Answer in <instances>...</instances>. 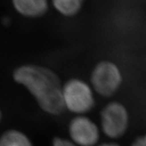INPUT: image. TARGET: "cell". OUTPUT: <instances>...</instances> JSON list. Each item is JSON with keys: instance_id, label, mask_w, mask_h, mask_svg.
<instances>
[{"instance_id": "obj_1", "label": "cell", "mask_w": 146, "mask_h": 146, "mask_svg": "<svg viewBox=\"0 0 146 146\" xmlns=\"http://www.w3.org/2000/svg\"><path fill=\"white\" fill-rule=\"evenodd\" d=\"M14 81L21 84L35 98L39 107L54 116L66 111L60 79L51 69L42 65L25 64L12 73Z\"/></svg>"}, {"instance_id": "obj_10", "label": "cell", "mask_w": 146, "mask_h": 146, "mask_svg": "<svg viewBox=\"0 0 146 146\" xmlns=\"http://www.w3.org/2000/svg\"><path fill=\"white\" fill-rule=\"evenodd\" d=\"M131 146H146V134L136 138Z\"/></svg>"}, {"instance_id": "obj_2", "label": "cell", "mask_w": 146, "mask_h": 146, "mask_svg": "<svg viewBox=\"0 0 146 146\" xmlns=\"http://www.w3.org/2000/svg\"><path fill=\"white\" fill-rule=\"evenodd\" d=\"M66 110L83 115L94 108L95 105L94 90L89 84L80 79L68 80L62 89Z\"/></svg>"}, {"instance_id": "obj_5", "label": "cell", "mask_w": 146, "mask_h": 146, "mask_svg": "<svg viewBox=\"0 0 146 146\" xmlns=\"http://www.w3.org/2000/svg\"><path fill=\"white\" fill-rule=\"evenodd\" d=\"M68 131L76 145L94 146L99 141L98 127L93 120L84 115H77L71 120Z\"/></svg>"}, {"instance_id": "obj_11", "label": "cell", "mask_w": 146, "mask_h": 146, "mask_svg": "<svg viewBox=\"0 0 146 146\" xmlns=\"http://www.w3.org/2000/svg\"><path fill=\"white\" fill-rule=\"evenodd\" d=\"M98 146H121L119 144L117 143H115V142H106V143H103V144H101V145H98Z\"/></svg>"}, {"instance_id": "obj_12", "label": "cell", "mask_w": 146, "mask_h": 146, "mask_svg": "<svg viewBox=\"0 0 146 146\" xmlns=\"http://www.w3.org/2000/svg\"><path fill=\"white\" fill-rule=\"evenodd\" d=\"M2 120V111H1V109H0V122Z\"/></svg>"}, {"instance_id": "obj_4", "label": "cell", "mask_w": 146, "mask_h": 146, "mask_svg": "<svg viewBox=\"0 0 146 146\" xmlns=\"http://www.w3.org/2000/svg\"><path fill=\"white\" fill-rule=\"evenodd\" d=\"M129 119V114L125 106L118 102H111L101 112L102 130L109 138H121L128 129Z\"/></svg>"}, {"instance_id": "obj_7", "label": "cell", "mask_w": 146, "mask_h": 146, "mask_svg": "<svg viewBox=\"0 0 146 146\" xmlns=\"http://www.w3.org/2000/svg\"><path fill=\"white\" fill-rule=\"evenodd\" d=\"M0 146H33V143L21 131L10 129L0 136Z\"/></svg>"}, {"instance_id": "obj_6", "label": "cell", "mask_w": 146, "mask_h": 146, "mask_svg": "<svg viewBox=\"0 0 146 146\" xmlns=\"http://www.w3.org/2000/svg\"><path fill=\"white\" fill-rule=\"evenodd\" d=\"M17 11L27 17H37L47 9V0H12Z\"/></svg>"}, {"instance_id": "obj_8", "label": "cell", "mask_w": 146, "mask_h": 146, "mask_svg": "<svg viewBox=\"0 0 146 146\" xmlns=\"http://www.w3.org/2000/svg\"><path fill=\"white\" fill-rule=\"evenodd\" d=\"M84 0H53L54 7L64 16L76 15L81 8Z\"/></svg>"}, {"instance_id": "obj_3", "label": "cell", "mask_w": 146, "mask_h": 146, "mask_svg": "<svg viewBox=\"0 0 146 146\" xmlns=\"http://www.w3.org/2000/svg\"><path fill=\"white\" fill-rule=\"evenodd\" d=\"M91 87L100 96L110 98L115 95L123 83V74L117 64L108 60L101 61L91 73Z\"/></svg>"}, {"instance_id": "obj_9", "label": "cell", "mask_w": 146, "mask_h": 146, "mask_svg": "<svg viewBox=\"0 0 146 146\" xmlns=\"http://www.w3.org/2000/svg\"><path fill=\"white\" fill-rule=\"evenodd\" d=\"M52 146H77L72 141H70L67 139H63L61 137H54L52 141Z\"/></svg>"}]
</instances>
